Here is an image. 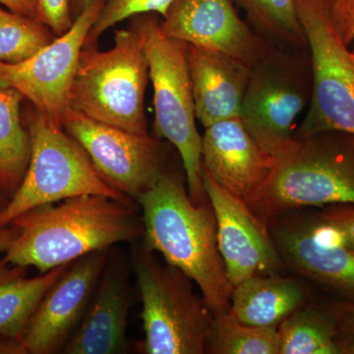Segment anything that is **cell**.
<instances>
[{
  "label": "cell",
  "mask_w": 354,
  "mask_h": 354,
  "mask_svg": "<svg viewBox=\"0 0 354 354\" xmlns=\"http://www.w3.org/2000/svg\"><path fill=\"white\" fill-rule=\"evenodd\" d=\"M17 235L3 261L41 274L120 242L136 241L143 223L133 204L104 195H83L30 209L11 223Z\"/></svg>",
  "instance_id": "6da1fadb"
},
{
  "label": "cell",
  "mask_w": 354,
  "mask_h": 354,
  "mask_svg": "<svg viewBox=\"0 0 354 354\" xmlns=\"http://www.w3.org/2000/svg\"><path fill=\"white\" fill-rule=\"evenodd\" d=\"M137 202L143 211L144 246L194 281L214 315L228 313L234 286L218 249L209 202L195 204L180 178L169 172Z\"/></svg>",
  "instance_id": "7a4b0ae2"
},
{
  "label": "cell",
  "mask_w": 354,
  "mask_h": 354,
  "mask_svg": "<svg viewBox=\"0 0 354 354\" xmlns=\"http://www.w3.org/2000/svg\"><path fill=\"white\" fill-rule=\"evenodd\" d=\"M354 205V133L293 138L274 158L269 178L247 203L265 225L295 209Z\"/></svg>",
  "instance_id": "3957f363"
},
{
  "label": "cell",
  "mask_w": 354,
  "mask_h": 354,
  "mask_svg": "<svg viewBox=\"0 0 354 354\" xmlns=\"http://www.w3.org/2000/svg\"><path fill=\"white\" fill-rule=\"evenodd\" d=\"M148 59L138 30H116L111 50L84 46L71 91L69 109L137 134L147 132L144 100Z\"/></svg>",
  "instance_id": "277c9868"
},
{
  "label": "cell",
  "mask_w": 354,
  "mask_h": 354,
  "mask_svg": "<svg viewBox=\"0 0 354 354\" xmlns=\"http://www.w3.org/2000/svg\"><path fill=\"white\" fill-rule=\"evenodd\" d=\"M153 14L134 16L133 26L138 30L148 59L156 133L180 153L190 198L195 204H205L209 201L202 179V136L197 130L188 71V44L165 36L162 21Z\"/></svg>",
  "instance_id": "5b68a950"
},
{
  "label": "cell",
  "mask_w": 354,
  "mask_h": 354,
  "mask_svg": "<svg viewBox=\"0 0 354 354\" xmlns=\"http://www.w3.org/2000/svg\"><path fill=\"white\" fill-rule=\"evenodd\" d=\"M142 300L145 337L139 351L147 354H203L214 315L192 281L180 270L162 264L153 251L142 246L133 256Z\"/></svg>",
  "instance_id": "8992f818"
},
{
  "label": "cell",
  "mask_w": 354,
  "mask_h": 354,
  "mask_svg": "<svg viewBox=\"0 0 354 354\" xmlns=\"http://www.w3.org/2000/svg\"><path fill=\"white\" fill-rule=\"evenodd\" d=\"M29 164L10 201L0 209V228L44 205L83 195H104L133 204L97 174L82 147L62 125L37 111L28 120Z\"/></svg>",
  "instance_id": "52a82bcc"
},
{
  "label": "cell",
  "mask_w": 354,
  "mask_h": 354,
  "mask_svg": "<svg viewBox=\"0 0 354 354\" xmlns=\"http://www.w3.org/2000/svg\"><path fill=\"white\" fill-rule=\"evenodd\" d=\"M312 97L309 48L272 46L251 66L239 118L266 153L276 157L295 138L297 116Z\"/></svg>",
  "instance_id": "ba28073f"
},
{
  "label": "cell",
  "mask_w": 354,
  "mask_h": 354,
  "mask_svg": "<svg viewBox=\"0 0 354 354\" xmlns=\"http://www.w3.org/2000/svg\"><path fill=\"white\" fill-rule=\"evenodd\" d=\"M311 57L312 97L295 138L354 133V55L335 31L328 0H295Z\"/></svg>",
  "instance_id": "9c48e42d"
},
{
  "label": "cell",
  "mask_w": 354,
  "mask_h": 354,
  "mask_svg": "<svg viewBox=\"0 0 354 354\" xmlns=\"http://www.w3.org/2000/svg\"><path fill=\"white\" fill-rule=\"evenodd\" d=\"M62 127L79 144L97 174L130 200H138L165 174L158 142L67 109Z\"/></svg>",
  "instance_id": "30bf717a"
},
{
  "label": "cell",
  "mask_w": 354,
  "mask_h": 354,
  "mask_svg": "<svg viewBox=\"0 0 354 354\" xmlns=\"http://www.w3.org/2000/svg\"><path fill=\"white\" fill-rule=\"evenodd\" d=\"M106 0H93L68 32L21 64L0 62V85L13 88L39 113L62 125L69 108L70 91L86 39Z\"/></svg>",
  "instance_id": "8fae6325"
},
{
  "label": "cell",
  "mask_w": 354,
  "mask_h": 354,
  "mask_svg": "<svg viewBox=\"0 0 354 354\" xmlns=\"http://www.w3.org/2000/svg\"><path fill=\"white\" fill-rule=\"evenodd\" d=\"M283 266L321 286L335 300L354 304V249L316 214L268 223Z\"/></svg>",
  "instance_id": "7c38bea8"
},
{
  "label": "cell",
  "mask_w": 354,
  "mask_h": 354,
  "mask_svg": "<svg viewBox=\"0 0 354 354\" xmlns=\"http://www.w3.org/2000/svg\"><path fill=\"white\" fill-rule=\"evenodd\" d=\"M205 191L213 208L218 249L232 286L257 274H276L283 268L269 228L243 200L223 189L202 169Z\"/></svg>",
  "instance_id": "4fadbf2b"
},
{
  "label": "cell",
  "mask_w": 354,
  "mask_h": 354,
  "mask_svg": "<svg viewBox=\"0 0 354 354\" xmlns=\"http://www.w3.org/2000/svg\"><path fill=\"white\" fill-rule=\"evenodd\" d=\"M109 256V249L97 251L68 266L32 316L21 341L26 353L50 354L65 346L88 308Z\"/></svg>",
  "instance_id": "5bb4252c"
},
{
  "label": "cell",
  "mask_w": 354,
  "mask_h": 354,
  "mask_svg": "<svg viewBox=\"0 0 354 354\" xmlns=\"http://www.w3.org/2000/svg\"><path fill=\"white\" fill-rule=\"evenodd\" d=\"M160 28L169 38L221 51L250 67L272 46L239 17L232 0H174Z\"/></svg>",
  "instance_id": "9a60e30c"
},
{
  "label": "cell",
  "mask_w": 354,
  "mask_h": 354,
  "mask_svg": "<svg viewBox=\"0 0 354 354\" xmlns=\"http://www.w3.org/2000/svg\"><path fill=\"white\" fill-rule=\"evenodd\" d=\"M201 160L221 187L245 204L262 189L274 165V157L256 143L239 118L205 128Z\"/></svg>",
  "instance_id": "2e32d148"
},
{
  "label": "cell",
  "mask_w": 354,
  "mask_h": 354,
  "mask_svg": "<svg viewBox=\"0 0 354 354\" xmlns=\"http://www.w3.org/2000/svg\"><path fill=\"white\" fill-rule=\"evenodd\" d=\"M130 304L125 265L118 256L111 255L83 318L65 344L64 353H127Z\"/></svg>",
  "instance_id": "e0dca14e"
},
{
  "label": "cell",
  "mask_w": 354,
  "mask_h": 354,
  "mask_svg": "<svg viewBox=\"0 0 354 354\" xmlns=\"http://www.w3.org/2000/svg\"><path fill=\"white\" fill-rule=\"evenodd\" d=\"M195 115L204 128L239 118L251 67L227 53L188 44Z\"/></svg>",
  "instance_id": "ac0fdd59"
},
{
  "label": "cell",
  "mask_w": 354,
  "mask_h": 354,
  "mask_svg": "<svg viewBox=\"0 0 354 354\" xmlns=\"http://www.w3.org/2000/svg\"><path fill=\"white\" fill-rule=\"evenodd\" d=\"M305 300L304 288L295 279L257 274L234 286L228 313L247 325L278 328Z\"/></svg>",
  "instance_id": "d6986e66"
},
{
  "label": "cell",
  "mask_w": 354,
  "mask_h": 354,
  "mask_svg": "<svg viewBox=\"0 0 354 354\" xmlns=\"http://www.w3.org/2000/svg\"><path fill=\"white\" fill-rule=\"evenodd\" d=\"M278 332L279 354H354V337L342 332L326 305L301 307Z\"/></svg>",
  "instance_id": "ffe728a7"
},
{
  "label": "cell",
  "mask_w": 354,
  "mask_h": 354,
  "mask_svg": "<svg viewBox=\"0 0 354 354\" xmlns=\"http://www.w3.org/2000/svg\"><path fill=\"white\" fill-rule=\"evenodd\" d=\"M69 265L31 279L23 278L24 267L15 266L0 278V337L22 341L44 295Z\"/></svg>",
  "instance_id": "44dd1931"
},
{
  "label": "cell",
  "mask_w": 354,
  "mask_h": 354,
  "mask_svg": "<svg viewBox=\"0 0 354 354\" xmlns=\"http://www.w3.org/2000/svg\"><path fill=\"white\" fill-rule=\"evenodd\" d=\"M24 95L0 85V189L15 192L29 164L31 145L23 127L20 104Z\"/></svg>",
  "instance_id": "7402d4cb"
},
{
  "label": "cell",
  "mask_w": 354,
  "mask_h": 354,
  "mask_svg": "<svg viewBox=\"0 0 354 354\" xmlns=\"http://www.w3.org/2000/svg\"><path fill=\"white\" fill-rule=\"evenodd\" d=\"M245 10L255 31L272 46L307 50L306 37L295 0H235Z\"/></svg>",
  "instance_id": "603a6c76"
},
{
  "label": "cell",
  "mask_w": 354,
  "mask_h": 354,
  "mask_svg": "<svg viewBox=\"0 0 354 354\" xmlns=\"http://www.w3.org/2000/svg\"><path fill=\"white\" fill-rule=\"evenodd\" d=\"M206 353L279 354L278 328L247 325L230 313L216 315Z\"/></svg>",
  "instance_id": "cb8c5ba5"
},
{
  "label": "cell",
  "mask_w": 354,
  "mask_h": 354,
  "mask_svg": "<svg viewBox=\"0 0 354 354\" xmlns=\"http://www.w3.org/2000/svg\"><path fill=\"white\" fill-rule=\"evenodd\" d=\"M55 38L48 26L0 6V62H26Z\"/></svg>",
  "instance_id": "d4e9b609"
},
{
  "label": "cell",
  "mask_w": 354,
  "mask_h": 354,
  "mask_svg": "<svg viewBox=\"0 0 354 354\" xmlns=\"http://www.w3.org/2000/svg\"><path fill=\"white\" fill-rule=\"evenodd\" d=\"M174 0H106L86 44H97V39L109 28L140 14L155 13L165 18Z\"/></svg>",
  "instance_id": "484cf974"
},
{
  "label": "cell",
  "mask_w": 354,
  "mask_h": 354,
  "mask_svg": "<svg viewBox=\"0 0 354 354\" xmlns=\"http://www.w3.org/2000/svg\"><path fill=\"white\" fill-rule=\"evenodd\" d=\"M39 22L48 26L57 37L62 36L74 24L71 0H37Z\"/></svg>",
  "instance_id": "4316f807"
},
{
  "label": "cell",
  "mask_w": 354,
  "mask_h": 354,
  "mask_svg": "<svg viewBox=\"0 0 354 354\" xmlns=\"http://www.w3.org/2000/svg\"><path fill=\"white\" fill-rule=\"evenodd\" d=\"M316 215L334 228L344 243L354 249V205H330L321 208Z\"/></svg>",
  "instance_id": "83f0119b"
},
{
  "label": "cell",
  "mask_w": 354,
  "mask_h": 354,
  "mask_svg": "<svg viewBox=\"0 0 354 354\" xmlns=\"http://www.w3.org/2000/svg\"><path fill=\"white\" fill-rule=\"evenodd\" d=\"M328 4L335 31L346 46H353L354 55V0H328Z\"/></svg>",
  "instance_id": "f1b7e54d"
},
{
  "label": "cell",
  "mask_w": 354,
  "mask_h": 354,
  "mask_svg": "<svg viewBox=\"0 0 354 354\" xmlns=\"http://www.w3.org/2000/svg\"><path fill=\"white\" fill-rule=\"evenodd\" d=\"M325 305L334 314L342 332L354 337V304L333 300Z\"/></svg>",
  "instance_id": "f546056e"
},
{
  "label": "cell",
  "mask_w": 354,
  "mask_h": 354,
  "mask_svg": "<svg viewBox=\"0 0 354 354\" xmlns=\"http://www.w3.org/2000/svg\"><path fill=\"white\" fill-rule=\"evenodd\" d=\"M0 6L32 19H37L38 15L37 0H0Z\"/></svg>",
  "instance_id": "4dcf8cb0"
},
{
  "label": "cell",
  "mask_w": 354,
  "mask_h": 354,
  "mask_svg": "<svg viewBox=\"0 0 354 354\" xmlns=\"http://www.w3.org/2000/svg\"><path fill=\"white\" fill-rule=\"evenodd\" d=\"M22 342L0 337V354H26Z\"/></svg>",
  "instance_id": "1f68e13d"
},
{
  "label": "cell",
  "mask_w": 354,
  "mask_h": 354,
  "mask_svg": "<svg viewBox=\"0 0 354 354\" xmlns=\"http://www.w3.org/2000/svg\"><path fill=\"white\" fill-rule=\"evenodd\" d=\"M17 235L15 227L0 228V253H6L11 242Z\"/></svg>",
  "instance_id": "d6a6232c"
},
{
  "label": "cell",
  "mask_w": 354,
  "mask_h": 354,
  "mask_svg": "<svg viewBox=\"0 0 354 354\" xmlns=\"http://www.w3.org/2000/svg\"><path fill=\"white\" fill-rule=\"evenodd\" d=\"M92 2L93 0H71L72 14H74L76 18L77 16L82 12V11L85 10Z\"/></svg>",
  "instance_id": "836d02e7"
},
{
  "label": "cell",
  "mask_w": 354,
  "mask_h": 354,
  "mask_svg": "<svg viewBox=\"0 0 354 354\" xmlns=\"http://www.w3.org/2000/svg\"><path fill=\"white\" fill-rule=\"evenodd\" d=\"M11 269H6V268H4V262H2V265L0 266V278L1 277H3L4 274H6L7 272H10Z\"/></svg>",
  "instance_id": "e575fe53"
}]
</instances>
